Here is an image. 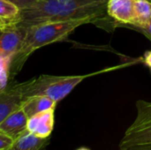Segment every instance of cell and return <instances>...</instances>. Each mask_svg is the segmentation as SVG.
I'll list each match as a JSON object with an SVG mask.
<instances>
[{"label":"cell","mask_w":151,"mask_h":150,"mask_svg":"<svg viewBox=\"0 0 151 150\" xmlns=\"http://www.w3.org/2000/svg\"><path fill=\"white\" fill-rule=\"evenodd\" d=\"M77 150H89L88 149H86V148H80V149H78Z\"/></svg>","instance_id":"d6986e66"},{"label":"cell","mask_w":151,"mask_h":150,"mask_svg":"<svg viewBox=\"0 0 151 150\" xmlns=\"http://www.w3.org/2000/svg\"><path fill=\"white\" fill-rule=\"evenodd\" d=\"M27 116L21 107H19L1 122L0 131L14 141L27 131Z\"/></svg>","instance_id":"ba28073f"},{"label":"cell","mask_w":151,"mask_h":150,"mask_svg":"<svg viewBox=\"0 0 151 150\" xmlns=\"http://www.w3.org/2000/svg\"><path fill=\"white\" fill-rule=\"evenodd\" d=\"M108 0H42L35 6L20 10L18 17L8 23L25 28L57 21L94 18L104 19Z\"/></svg>","instance_id":"6da1fadb"},{"label":"cell","mask_w":151,"mask_h":150,"mask_svg":"<svg viewBox=\"0 0 151 150\" xmlns=\"http://www.w3.org/2000/svg\"><path fill=\"white\" fill-rule=\"evenodd\" d=\"M124 66H115L93 72L86 75H72V76H55V75H41L38 78L30 80L28 81L19 83V88L22 97V100L35 96H47L56 103L60 102L65 97H66L82 80L97 75L108 71L117 70L119 67Z\"/></svg>","instance_id":"3957f363"},{"label":"cell","mask_w":151,"mask_h":150,"mask_svg":"<svg viewBox=\"0 0 151 150\" xmlns=\"http://www.w3.org/2000/svg\"><path fill=\"white\" fill-rule=\"evenodd\" d=\"M143 144H151V125L134 131H126L119 143V148Z\"/></svg>","instance_id":"8fae6325"},{"label":"cell","mask_w":151,"mask_h":150,"mask_svg":"<svg viewBox=\"0 0 151 150\" xmlns=\"http://www.w3.org/2000/svg\"><path fill=\"white\" fill-rule=\"evenodd\" d=\"M9 1L13 3L18 8H19V10H24L35 6L42 0H9Z\"/></svg>","instance_id":"9a60e30c"},{"label":"cell","mask_w":151,"mask_h":150,"mask_svg":"<svg viewBox=\"0 0 151 150\" xmlns=\"http://www.w3.org/2000/svg\"><path fill=\"white\" fill-rule=\"evenodd\" d=\"M20 10L9 0H0V23H8L14 20Z\"/></svg>","instance_id":"4fadbf2b"},{"label":"cell","mask_w":151,"mask_h":150,"mask_svg":"<svg viewBox=\"0 0 151 150\" xmlns=\"http://www.w3.org/2000/svg\"><path fill=\"white\" fill-rule=\"evenodd\" d=\"M97 21H99L97 19L84 18L67 21L47 22L27 28L25 40L20 49L11 59L9 66L10 79L13 80V78L21 71L30 55L39 48L58 42H62L77 27L88 23H96Z\"/></svg>","instance_id":"7a4b0ae2"},{"label":"cell","mask_w":151,"mask_h":150,"mask_svg":"<svg viewBox=\"0 0 151 150\" xmlns=\"http://www.w3.org/2000/svg\"><path fill=\"white\" fill-rule=\"evenodd\" d=\"M119 150H151V144L134 145L127 148H119Z\"/></svg>","instance_id":"e0dca14e"},{"label":"cell","mask_w":151,"mask_h":150,"mask_svg":"<svg viewBox=\"0 0 151 150\" xmlns=\"http://www.w3.org/2000/svg\"><path fill=\"white\" fill-rule=\"evenodd\" d=\"M48 143L49 138H39L27 130L5 150H42Z\"/></svg>","instance_id":"30bf717a"},{"label":"cell","mask_w":151,"mask_h":150,"mask_svg":"<svg viewBox=\"0 0 151 150\" xmlns=\"http://www.w3.org/2000/svg\"><path fill=\"white\" fill-rule=\"evenodd\" d=\"M12 140L0 131V150L7 149L12 143Z\"/></svg>","instance_id":"2e32d148"},{"label":"cell","mask_w":151,"mask_h":150,"mask_svg":"<svg viewBox=\"0 0 151 150\" xmlns=\"http://www.w3.org/2000/svg\"><path fill=\"white\" fill-rule=\"evenodd\" d=\"M1 34H2V27H1V26H0V36H1Z\"/></svg>","instance_id":"44dd1931"},{"label":"cell","mask_w":151,"mask_h":150,"mask_svg":"<svg viewBox=\"0 0 151 150\" xmlns=\"http://www.w3.org/2000/svg\"><path fill=\"white\" fill-rule=\"evenodd\" d=\"M134 3L135 0H108L106 13L114 20L115 27L134 24Z\"/></svg>","instance_id":"5b68a950"},{"label":"cell","mask_w":151,"mask_h":150,"mask_svg":"<svg viewBox=\"0 0 151 150\" xmlns=\"http://www.w3.org/2000/svg\"><path fill=\"white\" fill-rule=\"evenodd\" d=\"M54 111L51 109L29 118L27 130L39 138H49L54 127Z\"/></svg>","instance_id":"52a82bcc"},{"label":"cell","mask_w":151,"mask_h":150,"mask_svg":"<svg viewBox=\"0 0 151 150\" xmlns=\"http://www.w3.org/2000/svg\"><path fill=\"white\" fill-rule=\"evenodd\" d=\"M150 1H151V0H150Z\"/></svg>","instance_id":"7402d4cb"},{"label":"cell","mask_w":151,"mask_h":150,"mask_svg":"<svg viewBox=\"0 0 151 150\" xmlns=\"http://www.w3.org/2000/svg\"><path fill=\"white\" fill-rule=\"evenodd\" d=\"M57 103H58L47 96L35 95L22 100L20 107L29 118L42 111L55 109Z\"/></svg>","instance_id":"9c48e42d"},{"label":"cell","mask_w":151,"mask_h":150,"mask_svg":"<svg viewBox=\"0 0 151 150\" xmlns=\"http://www.w3.org/2000/svg\"><path fill=\"white\" fill-rule=\"evenodd\" d=\"M4 88V86H3V85L0 83V89H2V88Z\"/></svg>","instance_id":"ffe728a7"},{"label":"cell","mask_w":151,"mask_h":150,"mask_svg":"<svg viewBox=\"0 0 151 150\" xmlns=\"http://www.w3.org/2000/svg\"><path fill=\"white\" fill-rule=\"evenodd\" d=\"M151 19V1L135 0L134 20L132 26L142 27L146 26Z\"/></svg>","instance_id":"7c38bea8"},{"label":"cell","mask_w":151,"mask_h":150,"mask_svg":"<svg viewBox=\"0 0 151 150\" xmlns=\"http://www.w3.org/2000/svg\"><path fill=\"white\" fill-rule=\"evenodd\" d=\"M119 27H128V28L134 29V30L143 34L150 41H151V19L149 21V23L146 26L142 27H134V26H132V25H121Z\"/></svg>","instance_id":"5bb4252c"},{"label":"cell","mask_w":151,"mask_h":150,"mask_svg":"<svg viewBox=\"0 0 151 150\" xmlns=\"http://www.w3.org/2000/svg\"><path fill=\"white\" fill-rule=\"evenodd\" d=\"M0 57L11 62L12 57L20 49L27 29L14 23H0Z\"/></svg>","instance_id":"277c9868"},{"label":"cell","mask_w":151,"mask_h":150,"mask_svg":"<svg viewBox=\"0 0 151 150\" xmlns=\"http://www.w3.org/2000/svg\"><path fill=\"white\" fill-rule=\"evenodd\" d=\"M144 63L146 65H148L151 68V50L146 53L145 57H144Z\"/></svg>","instance_id":"ac0fdd59"},{"label":"cell","mask_w":151,"mask_h":150,"mask_svg":"<svg viewBox=\"0 0 151 150\" xmlns=\"http://www.w3.org/2000/svg\"><path fill=\"white\" fill-rule=\"evenodd\" d=\"M21 103L19 84L10 83L0 89V124L9 114L19 109Z\"/></svg>","instance_id":"8992f818"}]
</instances>
